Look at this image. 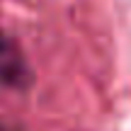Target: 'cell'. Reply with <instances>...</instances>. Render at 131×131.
<instances>
[{
	"instance_id": "6da1fadb",
	"label": "cell",
	"mask_w": 131,
	"mask_h": 131,
	"mask_svg": "<svg viewBox=\"0 0 131 131\" xmlns=\"http://www.w3.org/2000/svg\"><path fill=\"white\" fill-rule=\"evenodd\" d=\"M0 83L7 88H22L29 83V68L17 41L0 32Z\"/></svg>"
}]
</instances>
